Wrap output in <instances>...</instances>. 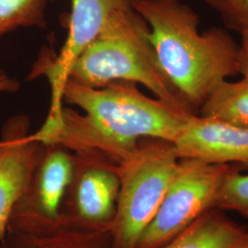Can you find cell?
<instances>
[{
    "label": "cell",
    "mask_w": 248,
    "mask_h": 248,
    "mask_svg": "<svg viewBox=\"0 0 248 248\" xmlns=\"http://www.w3.org/2000/svg\"><path fill=\"white\" fill-rule=\"evenodd\" d=\"M62 100L79 107L83 113L62 107L60 115L46 119L30 139L45 145H59L72 153L94 152L120 165L145 138L175 142L194 114L151 98L137 84L115 81L90 88L68 79Z\"/></svg>",
    "instance_id": "1"
},
{
    "label": "cell",
    "mask_w": 248,
    "mask_h": 248,
    "mask_svg": "<svg viewBox=\"0 0 248 248\" xmlns=\"http://www.w3.org/2000/svg\"><path fill=\"white\" fill-rule=\"evenodd\" d=\"M150 29L160 65L192 113L219 84L239 74L238 44L225 30L201 32L195 10L180 0H131Z\"/></svg>",
    "instance_id": "2"
},
{
    "label": "cell",
    "mask_w": 248,
    "mask_h": 248,
    "mask_svg": "<svg viewBox=\"0 0 248 248\" xmlns=\"http://www.w3.org/2000/svg\"><path fill=\"white\" fill-rule=\"evenodd\" d=\"M68 79L90 88L115 81L141 84L155 98L190 111L163 71L151 43L150 29L133 9H120L74 62Z\"/></svg>",
    "instance_id": "3"
},
{
    "label": "cell",
    "mask_w": 248,
    "mask_h": 248,
    "mask_svg": "<svg viewBox=\"0 0 248 248\" xmlns=\"http://www.w3.org/2000/svg\"><path fill=\"white\" fill-rule=\"evenodd\" d=\"M178 161L173 142L145 138L117 165L120 189L109 225L113 248H136L159 209Z\"/></svg>",
    "instance_id": "4"
},
{
    "label": "cell",
    "mask_w": 248,
    "mask_h": 248,
    "mask_svg": "<svg viewBox=\"0 0 248 248\" xmlns=\"http://www.w3.org/2000/svg\"><path fill=\"white\" fill-rule=\"evenodd\" d=\"M240 166L179 159L168 191L136 248H160L203 213L216 208L222 184Z\"/></svg>",
    "instance_id": "5"
},
{
    "label": "cell",
    "mask_w": 248,
    "mask_h": 248,
    "mask_svg": "<svg viewBox=\"0 0 248 248\" xmlns=\"http://www.w3.org/2000/svg\"><path fill=\"white\" fill-rule=\"evenodd\" d=\"M131 7V0H71L68 34L60 53L53 59L47 57L45 62H37L30 76L35 78L45 75L50 83L52 99L47 119L56 118L62 110V90L74 62L116 11Z\"/></svg>",
    "instance_id": "6"
},
{
    "label": "cell",
    "mask_w": 248,
    "mask_h": 248,
    "mask_svg": "<svg viewBox=\"0 0 248 248\" xmlns=\"http://www.w3.org/2000/svg\"><path fill=\"white\" fill-rule=\"evenodd\" d=\"M73 154L75 172L67 191L70 204L62 212L90 225H110L120 189L117 165L98 153Z\"/></svg>",
    "instance_id": "7"
},
{
    "label": "cell",
    "mask_w": 248,
    "mask_h": 248,
    "mask_svg": "<svg viewBox=\"0 0 248 248\" xmlns=\"http://www.w3.org/2000/svg\"><path fill=\"white\" fill-rule=\"evenodd\" d=\"M7 232V248H113L109 225L87 224L65 212L48 219L14 210Z\"/></svg>",
    "instance_id": "8"
},
{
    "label": "cell",
    "mask_w": 248,
    "mask_h": 248,
    "mask_svg": "<svg viewBox=\"0 0 248 248\" xmlns=\"http://www.w3.org/2000/svg\"><path fill=\"white\" fill-rule=\"evenodd\" d=\"M29 121L18 117L9 122L3 135L0 155V243L20 199L31 185L45 144L29 137Z\"/></svg>",
    "instance_id": "9"
},
{
    "label": "cell",
    "mask_w": 248,
    "mask_h": 248,
    "mask_svg": "<svg viewBox=\"0 0 248 248\" xmlns=\"http://www.w3.org/2000/svg\"><path fill=\"white\" fill-rule=\"evenodd\" d=\"M174 147L179 159L248 167V128L213 118L191 116Z\"/></svg>",
    "instance_id": "10"
},
{
    "label": "cell",
    "mask_w": 248,
    "mask_h": 248,
    "mask_svg": "<svg viewBox=\"0 0 248 248\" xmlns=\"http://www.w3.org/2000/svg\"><path fill=\"white\" fill-rule=\"evenodd\" d=\"M74 172V154L59 145H45L31 185L15 210L48 219L60 217Z\"/></svg>",
    "instance_id": "11"
},
{
    "label": "cell",
    "mask_w": 248,
    "mask_h": 248,
    "mask_svg": "<svg viewBox=\"0 0 248 248\" xmlns=\"http://www.w3.org/2000/svg\"><path fill=\"white\" fill-rule=\"evenodd\" d=\"M160 248H248V229L214 208Z\"/></svg>",
    "instance_id": "12"
},
{
    "label": "cell",
    "mask_w": 248,
    "mask_h": 248,
    "mask_svg": "<svg viewBox=\"0 0 248 248\" xmlns=\"http://www.w3.org/2000/svg\"><path fill=\"white\" fill-rule=\"evenodd\" d=\"M200 115L248 128V79L223 81L206 98Z\"/></svg>",
    "instance_id": "13"
},
{
    "label": "cell",
    "mask_w": 248,
    "mask_h": 248,
    "mask_svg": "<svg viewBox=\"0 0 248 248\" xmlns=\"http://www.w3.org/2000/svg\"><path fill=\"white\" fill-rule=\"evenodd\" d=\"M50 0H0V37L24 27L45 28Z\"/></svg>",
    "instance_id": "14"
},
{
    "label": "cell",
    "mask_w": 248,
    "mask_h": 248,
    "mask_svg": "<svg viewBox=\"0 0 248 248\" xmlns=\"http://www.w3.org/2000/svg\"><path fill=\"white\" fill-rule=\"evenodd\" d=\"M240 170L232 172L225 179L218 195L216 208L233 211L248 218V175L241 174Z\"/></svg>",
    "instance_id": "15"
},
{
    "label": "cell",
    "mask_w": 248,
    "mask_h": 248,
    "mask_svg": "<svg viewBox=\"0 0 248 248\" xmlns=\"http://www.w3.org/2000/svg\"><path fill=\"white\" fill-rule=\"evenodd\" d=\"M217 10L227 27L239 32L248 30V0H226Z\"/></svg>",
    "instance_id": "16"
},
{
    "label": "cell",
    "mask_w": 248,
    "mask_h": 248,
    "mask_svg": "<svg viewBox=\"0 0 248 248\" xmlns=\"http://www.w3.org/2000/svg\"><path fill=\"white\" fill-rule=\"evenodd\" d=\"M241 42L238 45V70L243 78L248 79V30L240 31Z\"/></svg>",
    "instance_id": "17"
},
{
    "label": "cell",
    "mask_w": 248,
    "mask_h": 248,
    "mask_svg": "<svg viewBox=\"0 0 248 248\" xmlns=\"http://www.w3.org/2000/svg\"><path fill=\"white\" fill-rule=\"evenodd\" d=\"M18 89V82L10 78L5 72L0 69V94L4 92H14Z\"/></svg>",
    "instance_id": "18"
},
{
    "label": "cell",
    "mask_w": 248,
    "mask_h": 248,
    "mask_svg": "<svg viewBox=\"0 0 248 248\" xmlns=\"http://www.w3.org/2000/svg\"><path fill=\"white\" fill-rule=\"evenodd\" d=\"M207 1L209 2L210 5L213 6V8L218 9L226 0H207Z\"/></svg>",
    "instance_id": "19"
},
{
    "label": "cell",
    "mask_w": 248,
    "mask_h": 248,
    "mask_svg": "<svg viewBox=\"0 0 248 248\" xmlns=\"http://www.w3.org/2000/svg\"><path fill=\"white\" fill-rule=\"evenodd\" d=\"M3 149H4V142H3V140H0V155L3 152Z\"/></svg>",
    "instance_id": "20"
}]
</instances>
